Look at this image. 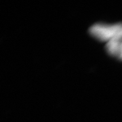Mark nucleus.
Masks as SVG:
<instances>
[{"label": "nucleus", "mask_w": 122, "mask_h": 122, "mask_svg": "<svg viewBox=\"0 0 122 122\" xmlns=\"http://www.w3.org/2000/svg\"><path fill=\"white\" fill-rule=\"evenodd\" d=\"M117 58H119L120 60H122V39L120 41L119 43V50H118Z\"/></svg>", "instance_id": "2"}, {"label": "nucleus", "mask_w": 122, "mask_h": 122, "mask_svg": "<svg viewBox=\"0 0 122 122\" xmlns=\"http://www.w3.org/2000/svg\"><path fill=\"white\" fill-rule=\"evenodd\" d=\"M90 33L96 39L102 41L122 39V23L114 25L97 23L90 27Z\"/></svg>", "instance_id": "1"}]
</instances>
